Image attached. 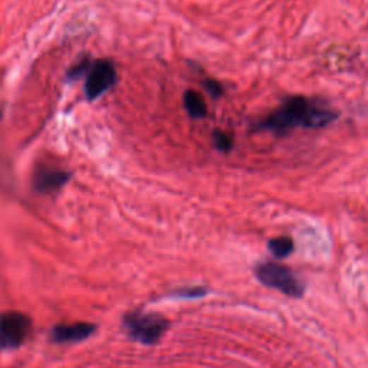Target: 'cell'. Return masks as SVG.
<instances>
[{"label":"cell","mask_w":368,"mask_h":368,"mask_svg":"<svg viewBox=\"0 0 368 368\" xmlns=\"http://www.w3.org/2000/svg\"><path fill=\"white\" fill-rule=\"evenodd\" d=\"M338 117L328 104L307 97H288L280 107L265 117L258 129L279 137L297 129H322L331 124Z\"/></svg>","instance_id":"1"},{"label":"cell","mask_w":368,"mask_h":368,"mask_svg":"<svg viewBox=\"0 0 368 368\" xmlns=\"http://www.w3.org/2000/svg\"><path fill=\"white\" fill-rule=\"evenodd\" d=\"M170 325L172 322L166 316L138 309L127 312L122 318V326H124L127 336L143 345L158 344L170 330Z\"/></svg>","instance_id":"2"},{"label":"cell","mask_w":368,"mask_h":368,"mask_svg":"<svg viewBox=\"0 0 368 368\" xmlns=\"http://www.w3.org/2000/svg\"><path fill=\"white\" fill-rule=\"evenodd\" d=\"M256 279L271 290L279 291L283 295L299 299L305 294V283L294 273V271L276 262H259L254 268Z\"/></svg>","instance_id":"3"},{"label":"cell","mask_w":368,"mask_h":368,"mask_svg":"<svg viewBox=\"0 0 368 368\" xmlns=\"http://www.w3.org/2000/svg\"><path fill=\"white\" fill-rule=\"evenodd\" d=\"M32 333V319L19 311L0 314V348L18 350Z\"/></svg>","instance_id":"4"},{"label":"cell","mask_w":368,"mask_h":368,"mask_svg":"<svg viewBox=\"0 0 368 368\" xmlns=\"http://www.w3.org/2000/svg\"><path fill=\"white\" fill-rule=\"evenodd\" d=\"M115 79H117V72L111 62L107 61L95 62L90 71L85 84L87 97L90 100H97L114 85Z\"/></svg>","instance_id":"5"},{"label":"cell","mask_w":368,"mask_h":368,"mask_svg":"<svg viewBox=\"0 0 368 368\" xmlns=\"http://www.w3.org/2000/svg\"><path fill=\"white\" fill-rule=\"evenodd\" d=\"M97 326L91 322H73L55 325L51 331V340L57 344H72L84 341L94 334Z\"/></svg>","instance_id":"6"},{"label":"cell","mask_w":368,"mask_h":368,"mask_svg":"<svg viewBox=\"0 0 368 368\" xmlns=\"http://www.w3.org/2000/svg\"><path fill=\"white\" fill-rule=\"evenodd\" d=\"M69 180V173L62 170H45L35 177V187L40 193H54Z\"/></svg>","instance_id":"7"},{"label":"cell","mask_w":368,"mask_h":368,"mask_svg":"<svg viewBox=\"0 0 368 368\" xmlns=\"http://www.w3.org/2000/svg\"><path fill=\"white\" fill-rule=\"evenodd\" d=\"M184 108L187 111V114L193 118V119H200V118H206L208 117V105L206 101L203 100V97L193 90H187L184 93Z\"/></svg>","instance_id":"8"},{"label":"cell","mask_w":368,"mask_h":368,"mask_svg":"<svg viewBox=\"0 0 368 368\" xmlns=\"http://www.w3.org/2000/svg\"><path fill=\"white\" fill-rule=\"evenodd\" d=\"M268 249L276 259H285L294 252L295 243L290 236H279L268 242Z\"/></svg>","instance_id":"9"},{"label":"cell","mask_w":368,"mask_h":368,"mask_svg":"<svg viewBox=\"0 0 368 368\" xmlns=\"http://www.w3.org/2000/svg\"><path fill=\"white\" fill-rule=\"evenodd\" d=\"M210 291L206 288V286H186V288H180L176 290L170 294V297L174 298H182V299H198L206 297Z\"/></svg>","instance_id":"10"},{"label":"cell","mask_w":368,"mask_h":368,"mask_svg":"<svg viewBox=\"0 0 368 368\" xmlns=\"http://www.w3.org/2000/svg\"><path fill=\"white\" fill-rule=\"evenodd\" d=\"M212 138H213L215 147H216L219 151H222V153H227V151H230V150L233 148V137H232L230 134L225 133V131L216 130V131L213 133Z\"/></svg>","instance_id":"11"},{"label":"cell","mask_w":368,"mask_h":368,"mask_svg":"<svg viewBox=\"0 0 368 368\" xmlns=\"http://www.w3.org/2000/svg\"><path fill=\"white\" fill-rule=\"evenodd\" d=\"M203 85L204 88L208 90V93L213 97V98H220L223 95V87L218 83L215 79H204L203 81Z\"/></svg>","instance_id":"12"}]
</instances>
